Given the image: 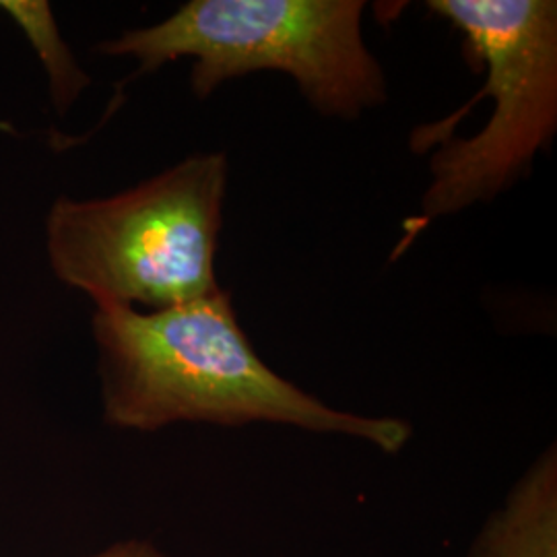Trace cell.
I'll return each instance as SVG.
<instances>
[{
    "label": "cell",
    "instance_id": "cell-1",
    "mask_svg": "<svg viewBox=\"0 0 557 557\" xmlns=\"http://www.w3.org/2000/svg\"><path fill=\"white\" fill-rule=\"evenodd\" d=\"M91 331L103 413L116 428L151 432L178 421H269L356 436L384 453H398L411 436L405 421L331 409L281 379L250 345L230 292L221 287L156 312L96 306Z\"/></svg>",
    "mask_w": 557,
    "mask_h": 557
},
{
    "label": "cell",
    "instance_id": "cell-2",
    "mask_svg": "<svg viewBox=\"0 0 557 557\" xmlns=\"http://www.w3.org/2000/svg\"><path fill=\"white\" fill-rule=\"evenodd\" d=\"M428 9L462 34L485 83L453 116L411 135L416 153L438 145L419 221L496 199L557 133L556 0H430Z\"/></svg>",
    "mask_w": 557,
    "mask_h": 557
},
{
    "label": "cell",
    "instance_id": "cell-3",
    "mask_svg": "<svg viewBox=\"0 0 557 557\" xmlns=\"http://www.w3.org/2000/svg\"><path fill=\"white\" fill-rule=\"evenodd\" d=\"M363 0H190L96 52L135 60L133 77L193 59L190 89L200 100L227 81L277 71L320 114L356 120L388 98L384 69L363 41Z\"/></svg>",
    "mask_w": 557,
    "mask_h": 557
},
{
    "label": "cell",
    "instance_id": "cell-4",
    "mask_svg": "<svg viewBox=\"0 0 557 557\" xmlns=\"http://www.w3.org/2000/svg\"><path fill=\"white\" fill-rule=\"evenodd\" d=\"M227 158L199 153L103 199L60 197L46 218L54 277L96 306L149 312L220 289Z\"/></svg>",
    "mask_w": 557,
    "mask_h": 557
},
{
    "label": "cell",
    "instance_id": "cell-5",
    "mask_svg": "<svg viewBox=\"0 0 557 557\" xmlns=\"http://www.w3.org/2000/svg\"><path fill=\"white\" fill-rule=\"evenodd\" d=\"M490 557H556V458L545 457L496 529Z\"/></svg>",
    "mask_w": 557,
    "mask_h": 557
},
{
    "label": "cell",
    "instance_id": "cell-6",
    "mask_svg": "<svg viewBox=\"0 0 557 557\" xmlns=\"http://www.w3.org/2000/svg\"><path fill=\"white\" fill-rule=\"evenodd\" d=\"M0 9L11 15V20L20 25L32 46L38 50L48 71L54 106L60 114H64L91 81L60 38L50 4L41 0H2Z\"/></svg>",
    "mask_w": 557,
    "mask_h": 557
},
{
    "label": "cell",
    "instance_id": "cell-7",
    "mask_svg": "<svg viewBox=\"0 0 557 557\" xmlns=\"http://www.w3.org/2000/svg\"><path fill=\"white\" fill-rule=\"evenodd\" d=\"M96 557H160L153 554L149 547L145 545H137V543H126V545H119L106 554Z\"/></svg>",
    "mask_w": 557,
    "mask_h": 557
}]
</instances>
